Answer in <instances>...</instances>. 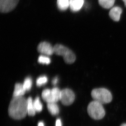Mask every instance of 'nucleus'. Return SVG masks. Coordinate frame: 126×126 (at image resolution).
<instances>
[{
  "instance_id": "2",
  "label": "nucleus",
  "mask_w": 126,
  "mask_h": 126,
  "mask_svg": "<svg viewBox=\"0 0 126 126\" xmlns=\"http://www.w3.org/2000/svg\"><path fill=\"white\" fill-rule=\"evenodd\" d=\"M92 98L94 100L102 105L109 103L112 100V95L111 92L105 88L94 89L91 93Z\"/></svg>"
},
{
  "instance_id": "18",
  "label": "nucleus",
  "mask_w": 126,
  "mask_h": 126,
  "mask_svg": "<svg viewBox=\"0 0 126 126\" xmlns=\"http://www.w3.org/2000/svg\"><path fill=\"white\" fill-rule=\"evenodd\" d=\"M38 62L42 64H49L51 62V60L47 56L41 55L38 57Z\"/></svg>"
},
{
  "instance_id": "14",
  "label": "nucleus",
  "mask_w": 126,
  "mask_h": 126,
  "mask_svg": "<svg viewBox=\"0 0 126 126\" xmlns=\"http://www.w3.org/2000/svg\"><path fill=\"white\" fill-rule=\"evenodd\" d=\"M28 100V114L30 116H33L36 114V111L35 110L33 105V100L31 97L27 99Z\"/></svg>"
},
{
  "instance_id": "17",
  "label": "nucleus",
  "mask_w": 126,
  "mask_h": 126,
  "mask_svg": "<svg viewBox=\"0 0 126 126\" xmlns=\"http://www.w3.org/2000/svg\"><path fill=\"white\" fill-rule=\"evenodd\" d=\"M23 87L26 91H28L31 90L32 85V81L30 77H27L24 80L23 84Z\"/></svg>"
},
{
  "instance_id": "10",
  "label": "nucleus",
  "mask_w": 126,
  "mask_h": 126,
  "mask_svg": "<svg viewBox=\"0 0 126 126\" xmlns=\"http://www.w3.org/2000/svg\"><path fill=\"white\" fill-rule=\"evenodd\" d=\"M122 12V10L121 8L118 7H115L110 11L109 15L112 20L115 21H118L120 19Z\"/></svg>"
},
{
  "instance_id": "5",
  "label": "nucleus",
  "mask_w": 126,
  "mask_h": 126,
  "mask_svg": "<svg viewBox=\"0 0 126 126\" xmlns=\"http://www.w3.org/2000/svg\"><path fill=\"white\" fill-rule=\"evenodd\" d=\"M61 91V90L58 87H54L51 89H45L42 92V98L47 103H56L60 100Z\"/></svg>"
},
{
  "instance_id": "6",
  "label": "nucleus",
  "mask_w": 126,
  "mask_h": 126,
  "mask_svg": "<svg viewBox=\"0 0 126 126\" xmlns=\"http://www.w3.org/2000/svg\"><path fill=\"white\" fill-rule=\"evenodd\" d=\"M75 99V94L71 89L65 88L61 90L60 101L63 105L69 106L74 102Z\"/></svg>"
},
{
  "instance_id": "12",
  "label": "nucleus",
  "mask_w": 126,
  "mask_h": 126,
  "mask_svg": "<svg viewBox=\"0 0 126 126\" xmlns=\"http://www.w3.org/2000/svg\"><path fill=\"white\" fill-rule=\"evenodd\" d=\"M47 107L49 112L52 115H56L59 113V108L56 102L47 103Z\"/></svg>"
},
{
  "instance_id": "20",
  "label": "nucleus",
  "mask_w": 126,
  "mask_h": 126,
  "mask_svg": "<svg viewBox=\"0 0 126 126\" xmlns=\"http://www.w3.org/2000/svg\"><path fill=\"white\" fill-rule=\"evenodd\" d=\"M58 77H55L53 79V80L52 81V83L54 85H56L58 83Z\"/></svg>"
},
{
  "instance_id": "21",
  "label": "nucleus",
  "mask_w": 126,
  "mask_h": 126,
  "mask_svg": "<svg viewBox=\"0 0 126 126\" xmlns=\"http://www.w3.org/2000/svg\"><path fill=\"white\" fill-rule=\"evenodd\" d=\"M56 126H62L61 121L60 119H58L56 122Z\"/></svg>"
},
{
  "instance_id": "1",
  "label": "nucleus",
  "mask_w": 126,
  "mask_h": 126,
  "mask_svg": "<svg viewBox=\"0 0 126 126\" xmlns=\"http://www.w3.org/2000/svg\"><path fill=\"white\" fill-rule=\"evenodd\" d=\"M8 114L17 120L25 118L28 114V100L23 96L13 97L9 106Z\"/></svg>"
},
{
  "instance_id": "9",
  "label": "nucleus",
  "mask_w": 126,
  "mask_h": 126,
  "mask_svg": "<svg viewBox=\"0 0 126 126\" xmlns=\"http://www.w3.org/2000/svg\"><path fill=\"white\" fill-rule=\"evenodd\" d=\"M84 0H70L69 8L73 12L80 11L84 4Z\"/></svg>"
},
{
  "instance_id": "22",
  "label": "nucleus",
  "mask_w": 126,
  "mask_h": 126,
  "mask_svg": "<svg viewBox=\"0 0 126 126\" xmlns=\"http://www.w3.org/2000/svg\"><path fill=\"white\" fill-rule=\"evenodd\" d=\"M38 126H44V123L43 122H39L38 123Z\"/></svg>"
},
{
  "instance_id": "19",
  "label": "nucleus",
  "mask_w": 126,
  "mask_h": 126,
  "mask_svg": "<svg viewBox=\"0 0 126 126\" xmlns=\"http://www.w3.org/2000/svg\"><path fill=\"white\" fill-rule=\"evenodd\" d=\"M47 77L46 76H40L37 79L36 84L38 86H41L45 84L47 82Z\"/></svg>"
},
{
  "instance_id": "7",
  "label": "nucleus",
  "mask_w": 126,
  "mask_h": 126,
  "mask_svg": "<svg viewBox=\"0 0 126 126\" xmlns=\"http://www.w3.org/2000/svg\"><path fill=\"white\" fill-rule=\"evenodd\" d=\"M19 0H0V11L2 13H7L14 10Z\"/></svg>"
},
{
  "instance_id": "24",
  "label": "nucleus",
  "mask_w": 126,
  "mask_h": 126,
  "mask_svg": "<svg viewBox=\"0 0 126 126\" xmlns=\"http://www.w3.org/2000/svg\"><path fill=\"white\" fill-rule=\"evenodd\" d=\"M120 126H126V124L125 123V124H122V125H120Z\"/></svg>"
},
{
  "instance_id": "15",
  "label": "nucleus",
  "mask_w": 126,
  "mask_h": 126,
  "mask_svg": "<svg viewBox=\"0 0 126 126\" xmlns=\"http://www.w3.org/2000/svg\"><path fill=\"white\" fill-rule=\"evenodd\" d=\"M99 3L102 7L109 9L114 5L115 0H98Z\"/></svg>"
},
{
  "instance_id": "16",
  "label": "nucleus",
  "mask_w": 126,
  "mask_h": 126,
  "mask_svg": "<svg viewBox=\"0 0 126 126\" xmlns=\"http://www.w3.org/2000/svg\"><path fill=\"white\" fill-rule=\"evenodd\" d=\"M33 105L36 112H41L42 111L43 106L39 97H36L33 101Z\"/></svg>"
},
{
  "instance_id": "11",
  "label": "nucleus",
  "mask_w": 126,
  "mask_h": 126,
  "mask_svg": "<svg viewBox=\"0 0 126 126\" xmlns=\"http://www.w3.org/2000/svg\"><path fill=\"white\" fill-rule=\"evenodd\" d=\"M26 91L24 88L23 84L17 83L15 85L13 93V97L23 96Z\"/></svg>"
},
{
  "instance_id": "3",
  "label": "nucleus",
  "mask_w": 126,
  "mask_h": 126,
  "mask_svg": "<svg viewBox=\"0 0 126 126\" xmlns=\"http://www.w3.org/2000/svg\"><path fill=\"white\" fill-rule=\"evenodd\" d=\"M87 110L89 116L95 120L102 119L105 115V109L102 104L95 100L89 104Z\"/></svg>"
},
{
  "instance_id": "13",
  "label": "nucleus",
  "mask_w": 126,
  "mask_h": 126,
  "mask_svg": "<svg viewBox=\"0 0 126 126\" xmlns=\"http://www.w3.org/2000/svg\"><path fill=\"white\" fill-rule=\"evenodd\" d=\"M70 0H57V5L61 11H65L69 7Z\"/></svg>"
},
{
  "instance_id": "23",
  "label": "nucleus",
  "mask_w": 126,
  "mask_h": 126,
  "mask_svg": "<svg viewBox=\"0 0 126 126\" xmlns=\"http://www.w3.org/2000/svg\"><path fill=\"white\" fill-rule=\"evenodd\" d=\"M123 1H124V2H125V4L126 7V0H123Z\"/></svg>"
},
{
  "instance_id": "4",
  "label": "nucleus",
  "mask_w": 126,
  "mask_h": 126,
  "mask_svg": "<svg viewBox=\"0 0 126 126\" xmlns=\"http://www.w3.org/2000/svg\"><path fill=\"white\" fill-rule=\"evenodd\" d=\"M54 52L56 55L63 57L64 62L71 64L76 60V56L71 50L61 44H56L54 46Z\"/></svg>"
},
{
  "instance_id": "8",
  "label": "nucleus",
  "mask_w": 126,
  "mask_h": 126,
  "mask_svg": "<svg viewBox=\"0 0 126 126\" xmlns=\"http://www.w3.org/2000/svg\"><path fill=\"white\" fill-rule=\"evenodd\" d=\"M37 49L38 52L47 56L51 55L54 53V47L47 42H43L40 43Z\"/></svg>"
}]
</instances>
